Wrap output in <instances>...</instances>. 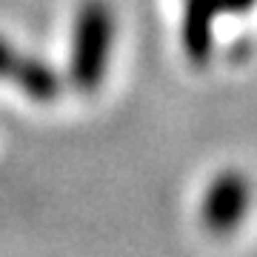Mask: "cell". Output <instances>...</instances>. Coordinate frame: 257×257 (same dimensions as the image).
Returning a JSON list of instances; mask_svg holds the SVG:
<instances>
[{"mask_svg":"<svg viewBox=\"0 0 257 257\" xmlns=\"http://www.w3.org/2000/svg\"><path fill=\"white\" fill-rule=\"evenodd\" d=\"M114 37V15L106 0H86L74 20L72 37V63H69V80L77 92H97L106 66H109V49Z\"/></svg>","mask_w":257,"mask_h":257,"instance_id":"cell-1","label":"cell"},{"mask_svg":"<svg viewBox=\"0 0 257 257\" xmlns=\"http://www.w3.org/2000/svg\"><path fill=\"white\" fill-rule=\"evenodd\" d=\"M248 197H251V192H248L246 177L240 172H223L203 197L200 217L206 223V229L217 231V234L231 231L246 217Z\"/></svg>","mask_w":257,"mask_h":257,"instance_id":"cell-2","label":"cell"},{"mask_svg":"<svg viewBox=\"0 0 257 257\" xmlns=\"http://www.w3.org/2000/svg\"><path fill=\"white\" fill-rule=\"evenodd\" d=\"M220 0H186L183 9V49L197 66L209 63L214 52V18L220 15Z\"/></svg>","mask_w":257,"mask_h":257,"instance_id":"cell-3","label":"cell"},{"mask_svg":"<svg viewBox=\"0 0 257 257\" xmlns=\"http://www.w3.org/2000/svg\"><path fill=\"white\" fill-rule=\"evenodd\" d=\"M12 80L37 103H52L63 92V77L57 74L55 66L43 63L37 57H26V55L18 60V69L12 74Z\"/></svg>","mask_w":257,"mask_h":257,"instance_id":"cell-4","label":"cell"},{"mask_svg":"<svg viewBox=\"0 0 257 257\" xmlns=\"http://www.w3.org/2000/svg\"><path fill=\"white\" fill-rule=\"evenodd\" d=\"M18 60H20V55L15 52V46L0 37V77L12 80V74H15V69H18Z\"/></svg>","mask_w":257,"mask_h":257,"instance_id":"cell-5","label":"cell"},{"mask_svg":"<svg viewBox=\"0 0 257 257\" xmlns=\"http://www.w3.org/2000/svg\"><path fill=\"white\" fill-rule=\"evenodd\" d=\"M257 0H220V9L229 12V15H246V12L254 9Z\"/></svg>","mask_w":257,"mask_h":257,"instance_id":"cell-6","label":"cell"}]
</instances>
